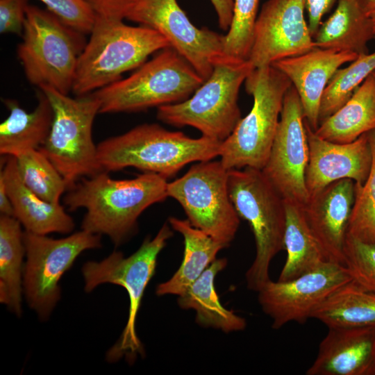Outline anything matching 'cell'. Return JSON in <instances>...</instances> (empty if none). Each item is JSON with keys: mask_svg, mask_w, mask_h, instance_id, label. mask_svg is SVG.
Instances as JSON below:
<instances>
[{"mask_svg": "<svg viewBox=\"0 0 375 375\" xmlns=\"http://www.w3.org/2000/svg\"><path fill=\"white\" fill-rule=\"evenodd\" d=\"M40 89L53 109L49 135L40 149L66 181L68 189L81 177L102 172L92 126L101 103L94 92L72 98L51 87Z\"/></svg>", "mask_w": 375, "mask_h": 375, "instance_id": "obj_9", "label": "cell"}, {"mask_svg": "<svg viewBox=\"0 0 375 375\" xmlns=\"http://www.w3.org/2000/svg\"><path fill=\"white\" fill-rule=\"evenodd\" d=\"M375 129V75L371 74L336 112L314 131L319 138L349 143Z\"/></svg>", "mask_w": 375, "mask_h": 375, "instance_id": "obj_26", "label": "cell"}, {"mask_svg": "<svg viewBox=\"0 0 375 375\" xmlns=\"http://www.w3.org/2000/svg\"><path fill=\"white\" fill-rule=\"evenodd\" d=\"M14 217L0 216V301L17 316L22 312L24 232Z\"/></svg>", "mask_w": 375, "mask_h": 375, "instance_id": "obj_28", "label": "cell"}, {"mask_svg": "<svg viewBox=\"0 0 375 375\" xmlns=\"http://www.w3.org/2000/svg\"><path fill=\"white\" fill-rule=\"evenodd\" d=\"M23 291L29 306L47 318L60 299L59 281L84 251L101 247V235L85 230L54 239L25 231Z\"/></svg>", "mask_w": 375, "mask_h": 375, "instance_id": "obj_12", "label": "cell"}, {"mask_svg": "<svg viewBox=\"0 0 375 375\" xmlns=\"http://www.w3.org/2000/svg\"><path fill=\"white\" fill-rule=\"evenodd\" d=\"M126 19L160 33L204 81L215 65L228 57L224 52V35L196 27L176 0H136Z\"/></svg>", "mask_w": 375, "mask_h": 375, "instance_id": "obj_13", "label": "cell"}, {"mask_svg": "<svg viewBox=\"0 0 375 375\" xmlns=\"http://www.w3.org/2000/svg\"><path fill=\"white\" fill-rule=\"evenodd\" d=\"M227 262L225 258L215 260L188 290L178 296V304L183 309H194L195 321L200 326L228 333L244 330L247 322L223 306L215 287L217 275L226 268Z\"/></svg>", "mask_w": 375, "mask_h": 375, "instance_id": "obj_25", "label": "cell"}, {"mask_svg": "<svg viewBox=\"0 0 375 375\" xmlns=\"http://www.w3.org/2000/svg\"><path fill=\"white\" fill-rule=\"evenodd\" d=\"M355 182L334 181L309 195L301 207L306 223L329 262L344 265V246L354 202Z\"/></svg>", "mask_w": 375, "mask_h": 375, "instance_id": "obj_18", "label": "cell"}, {"mask_svg": "<svg viewBox=\"0 0 375 375\" xmlns=\"http://www.w3.org/2000/svg\"><path fill=\"white\" fill-rule=\"evenodd\" d=\"M253 69L249 60L223 58L191 97L158 107V119L176 127H194L203 136L223 142L242 118L239 91Z\"/></svg>", "mask_w": 375, "mask_h": 375, "instance_id": "obj_8", "label": "cell"}, {"mask_svg": "<svg viewBox=\"0 0 375 375\" xmlns=\"http://www.w3.org/2000/svg\"><path fill=\"white\" fill-rule=\"evenodd\" d=\"M90 34L76 69L72 90L76 96L92 93L122 79L124 72L138 69L149 56L170 47L154 29L129 26L119 19L96 16Z\"/></svg>", "mask_w": 375, "mask_h": 375, "instance_id": "obj_3", "label": "cell"}, {"mask_svg": "<svg viewBox=\"0 0 375 375\" xmlns=\"http://www.w3.org/2000/svg\"><path fill=\"white\" fill-rule=\"evenodd\" d=\"M96 16L110 19H126L129 9L136 0H83Z\"/></svg>", "mask_w": 375, "mask_h": 375, "instance_id": "obj_37", "label": "cell"}, {"mask_svg": "<svg viewBox=\"0 0 375 375\" xmlns=\"http://www.w3.org/2000/svg\"><path fill=\"white\" fill-rule=\"evenodd\" d=\"M309 149L306 185L309 195L344 178L363 184L372 164L367 133L349 143H335L317 136L305 119Z\"/></svg>", "mask_w": 375, "mask_h": 375, "instance_id": "obj_17", "label": "cell"}, {"mask_svg": "<svg viewBox=\"0 0 375 375\" xmlns=\"http://www.w3.org/2000/svg\"><path fill=\"white\" fill-rule=\"evenodd\" d=\"M228 189L239 217L245 219L256 243L255 258L246 272L247 288L258 292L270 280L269 268L284 249L285 200L262 169H228Z\"/></svg>", "mask_w": 375, "mask_h": 375, "instance_id": "obj_4", "label": "cell"}, {"mask_svg": "<svg viewBox=\"0 0 375 375\" xmlns=\"http://www.w3.org/2000/svg\"><path fill=\"white\" fill-rule=\"evenodd\" d=\"M360 2L367 14L375 10V0H360Z\"/></svg>", "mask_w": 375, "mask_h": 375, "instance_id": "obj_41", "label": "cell"}, {"mask_svg": "<svg viewBox=\"0 0 375 375\" xmlns=\"http://www.w3.org/2000/svg\"><path fill=\"white\" fill-rule=\"evenodd\" d=\"M374 71L375 51L360 54L347 67L338 69L323 93L319 123L340 109Z\"/></svg>", "mask_w": 375, "mask_h": 375, "instance_id": "obj_31", "label": "cell"}, {"mask_svg": "<svg viewBox=\"0 0 375 375\" xmlns=\"http://www.w3.org/2000/svg\"><path fill=\"white\" fill-rule=\"evenodd\" d=\"M369 16L370 17L372 24H373V28H374V38L375 39V10L370 12L369 14Z\"/></svg>", "mask_w": 375, "mask_h": 375, "instance_id": "obj_42", "label": "cell"}, {"mask_svg": "<svg viewBox=\"0 0 375 375\" xmlns=\"http://www.w3.org/2000/svg\"><path fill=\"white\" fill-rule=\"evenodd\" d=\"M38 103L27 112L19 103L3 99L9 110L8 117L0 124V153L17 157L29 150L38 149L45 142L52 124L53 109L45 94L38 89Z\"/></svg>", "mask_w": 375, "mask_h": 375, "instance_id": "obj_22", "label": "cell"}, {"mask_svg": "<svg viewBox=\"0 0 375 375\" xmlns=\"http://www.w3.org/2000/svg\"><path fill=\"white\" fill-rule=\"evenodd\" d=\"M62 22L84 34L90 33L96 14L83 0H39Z\"/></svg>", "mask_w": 375, "mask_h": 375, "instance_id": "obj_35", "label": "cell"}, {"mask_svg": "<svg viewBox=\"0 0 375 375\" xmlns=\"http://www.w3.org/2000/svg\"><path fill=\"white\" fill-rule=\"evenodd\" d=\"M28 0H0V33L22 36Z\"/></svg>", "mask_w": 375, "mask_h": 375, "instance_id": "obj_36", "label": "cell"}, {"mask_svg": "<svg viewBox=\"0 0 375 375\" xmlns=\"http://www.w3.org/2000/svg\"><path fill=\"white\" fill-rule=\"evenodd\" d=\"M259 0H234L233 18L224 35V52L228 58L248 60L253 44Z\"/></svg>", "mask_w": 375, "mask_h": 375, "instance_id": "obj_33", "label": "cell"}, {"mask_svg": "<svg viewBox=\"0 0 375 375\" xmlns=\"http://www.w3.org/2000/svg\"><path fill=\"white\" fill-rule=\"evenodd\" d=\"M204 80L176 50L163 49L130 76L94 94L101 103L99 113L133 112L183 101Z\"/></svg>", "mask_w": 375, "mask_h": 375, "instance_id": "obj_7", "label": "cell"}, {"mask_svg": "<svg viewBox=\"0 0 375 375\" xmlns=\"http://www.w3.org/2000/svg\"><path fill=\"white\" fill-rule=\"evenodd\" d=\"M358 56L315 47L299 56L286 58L272 65L290 80L300 98L305 119L315 131L319 124V108L323 93L336 71Z\"/></svg>", "mask_w": 375, "mask_h": 375, "instance_id": "obj_19", "label": "cell"}, {"mask_svg": "<svg viewBox=\"0 0 375 375\" xmlns=\"http://www.w3.org/2000/svg\"><path fill=\"white\" fill-rule=\"evenodd\" d=\"M170 227L165 222L153 238H146L139 249L128 256L114 251L103 260L88 261L82 267L86 292L101 284L112 283L123 287L128 295L126 324L117 343L108 352L109 361H117L123 357L132 360L138 355H143L135 327L138 312L145 289L155 274L158 255L173 236Z\"/></svg>", "mask_w": 375, "mask_h": 375, "instance_id": "obj_10", "label": "cell"}, {"mask_svg": "<svg viewBox=\"0 0 375 375\" xmlns=\"http://www.w3.org/2000/svg\"><path fill=\"white\" fill-rule=\"evenodd\" d=\"M168 197L177 201L188 221L228 247L240 226V217L228 189V169L220 160L192 165L181 177L168 183Z\"/></svg>", "mask_w": 375, "mask_h": 375, "instance_id": "obj_11", "label": "cell"}, {"mask_svg": "<svg viewBox=\"0 0 375 375\" xmlns=\"http://www.w3.org/2000/svg\"><path fill=\"white\" fill-rule=\"evenodd\" d=\"M221 144L203 135L192 138L157 124H144L101 142L97 157L106 172L131 167L167 179L190 162L219 156Z\"/></svg>", "mask_w": 375, "mask_h": 375, "instance_id": "obj_2", "label": "cell"}, {"mask_svg": "<svg viewBox=\"0 0 375 375\" xmlns=\"http://www.w3.org/2000/svg\"><path fill=\"white\" fill-rule=\"evenodd\" d=\"M168 223L173 230L183 238V258L174 275L167 281L157 285L156 294L158 296L172 294L178 297L183 294L217 259L219 251L226 247L193 226L188 219L170 217Z\"/></svg>", "mask_w": 375, "mask_h": 375, "instance_id": "obj_23", "label": "cell"}, {"mask_svg": "<svg viewBox=\"0 0 375 375\" xmlns=\"http://www.w3.org/2000/svg\"><path fill=\"white\" fill-rule=\"evenodd\" d=\"M333 13L322 23L315 35L316 47L367 53V44L374 38L372 19L360 0H338Z\"/></svg>", "mask_w": 375, "mask_h": 375, "instance_id": "obj_24", "label": "cell"}, {"mask_svg": "<svg viewBox=\"0 0 375 375\" xmlns=\"http://www.w3.org/2000/svg\"><path fill=\"white\" fill-rule=\"evenodd\" d=\"M253 97L249 112L241 118L220 147V161L227 169L249 167L262 169L274 139L290 80L273 65L256 67L244 81Z\"/></svg>", "mask_w": 375, "mask_h": 375, "instance_id": "obj_5", "label": "cell"}, {"mask_svg": "<svg viewBox=\"0 0 375 375\" xmlns=\"http://www.w3.org/2000/svg\"><path fill=\"white\" fill-rule=\"evenodd\" d=\"M344 257V265L351 281L360 288L375 293V242H362L347 235Z\"/></svg>", "mask_w": 375, "mask_h": 375, "instance_id": "obj_34", "label": "cell"}, {"mask_svg": "<svg viewBox=\"0 0 375 375\" xmlns=\"http://www.w3.org/2000/svg\"><path fill=\"white\" fill-rule=\"evenodd\" d=\"M0 212L1 215L14 217L13 207L2 178L0 177Z\"/></svg>", "mask_w": 375, "mask_h": 375, "instance_id": "obj_40", "label": "cell"}, {"mask_svg": "<svg viewBox=\"0 0 375 375\" xmlns=\"http://www.w3.org/2000/svg\"><path fill=\"white\" fill-rule=\"evenodd\" d=\"M218 18L219 28L228 31L233 18L234 0H210Z\"/></svg>", "mask_w": 375, "mask_h": 375, "instance_id": "obj_39", "label": "cell"}, {"mask_svg": "<svg viewBox=\"0 0 375 375\" xmlns=\"http://www.w3.org/2000/svg\"><path fill=\"white\" fill-rule=\"evenodd\" d=\"M350 281L344 265L328 261L290 281L270 279L257 292L258 300L272 328L278 329L292 322L306 323L327 297Z\"/></svg>", "mask_w": 375, "mask_h": 375, "instance_id": "obj_15", "label": "cell"}, {"mask_svg": "<svg viewBox=\"0 0 375 375\" xmlns=\"http://www.w3.org/2000/svg\"><path fill=\"white\" fill-rule=\"evenodd\" d=\"M312 318L328 328L375 326V293L350 281L327 297Z\"/></svg>", "mask_w": 375, "mask_h": 375, "instance_id": "obj_29", "label": "cell"}, {"mask_svg": "<svg viewBox=\"0 0 375 375\" xmlns=\"http://www.w3.org/2000/svg\"><path fill=\"white\" fill-rule=\"evenodd\" d=\"M285 206L286 223L283 243L287 256L279 281L294 279L328 262L306 223L301 207L285 200Z\"/></svg>", "mask_w": 375, "mask_h": 375, "instance_id": "obj_27", "label": "cell"}, {"mask_svg": "<svg viewBox=\"0 0 375 375\" xmlns=\"http://www.w3.org/2000/svg\"><path fill=\"white\" fill-rule=\"evenodd\" d=\"M308 158L303 106L292 85L285 94L276 132L262 171L284 200L301 207L309 198L305 180Z\"/></svg>", "mask_w": 375, "mask_h": 375, "instance_id": "obj_14", "label": "cell"}, {"mask_svg": "<svg viewBox=\"0 0 375 375\" xmlns=\"http://www.w3.org/2000/svg\"><path fill=\"white\" fill-rule=\"evenodd\" d=\"M328 328L307 375H375V326Z\"/></svg>", "mask_w": 375, "mask_h": 375, "instance_id": "obj_20", "label": "cell"}, {"mask_svg": "<svg viewBox=\"0 0 375 375\" xmlns=\"http://www.w3.org/2000/svg\"><path fill=\"white\" fill-rule=\"evenodd\" d=\"M4 159L0 177L11 201L14 217L26 231L39 235L71 233L74 222L63 206L41 199L26 187L18 172L15 157L6 156Z\"/></svg>", "mask_w": 375, "mask_h": 375, "instance_id": "obj_21", "label": "cell"}, {"mask_svg": "<svg viewBox=\"0 0 375 375\" xmlns=\"http://www.w3.org/2000/svg\"><path fill=\"white\" fill-rule=\"evenodd\" d=\"M373 73H374V74L375 75V71H374Z\"/></svg>", "mask_w": 375, "mask_h": 375, "instance_id": "obj_43", "label": "cell"}, {"mask_svg": "<svg viewBox=\"0 0 375 375\" xmlns=\"http://www.w3.org/2000/svg\"><path fill=\"white\" fill-rule=\"evenodd\" d=\"M167 180L151 172L116 180L102 171L76 182L63 201L70 211L85 209L82 230L106 235L119 246L136 233L140 215L168 197Z\"/></svg>", "mask_w": 375, "mask_h": 375, "instance_id": "obj_1", "label": "cell"}, {"mask_svg": "<svg viewBox=\"0 0 375 375\" xmlns=\"http://www.w3.org/2000/svg\"><path fill=\"white\" fill-rule=\"evenodd\" d=\"M304 10V0H268L262 5L248 59L254 68L272 65L316 47Z\"/></svg>", "mask_w": 375, "mask_h": 375, "instance_id": "obj_16", "label": "cell"}, {"mask_svg": "<svg viewBox=\"0 0 375 375\" xmlns=\"http://www.w3.org/2000/svg\"><path fill=\"white\" fill-rule=\"evenodd\" d=\"M338 0H304L305 8L308 16V28L312 38L317 33L324 15Z\"/></svg>", "mask_w": 375, "mask_h": 375, "instance_id": "obj_38", "label": "cell"}, {"mask_svg": "<svg viewBox=\"0 0 375 375\" xmlns=\"http://www.w3.org/2000/svg\"><path fill=\"white\" fill-rule=\"evenodd\" d=\"M372 164L363 184L355 183L354 202L347 235L365 243L375 242V129L367 133Z\"/></svg>", "mask_w": 375, "mask_h": 375, "instance_id": "obj_32", "label": "cell"}, {"mask_svg": "<svg viewBox=\"0 0 375 375\" xmlns=\"http://www.w3.org/2000/svg\"><path fill=\"white\" fill-rule=\"evenodd\" d=\"M15 158L26 187L41 199L59 203L68 185L50 160L40 149L27 151Z\"/></svg>", "mask_w": 375, "mask_h": 375, "instance_id": "obj_30", "label": "cell"}, {"mask_svg": "<svg viewBox=\"0 0 375 375\" xmlns=\"http://www.w3.org/2000/svg\"><path fill=\"white\" fill-rule=\"evenodd\" d=\"M84 35L49 10L28 5L17 53L28 82L68 94L87 43Z\"/></svg>", "mask_w": 375, "mask_h": 375, "instance_id": "obj_6", "label": "cell"}]
</instances>
